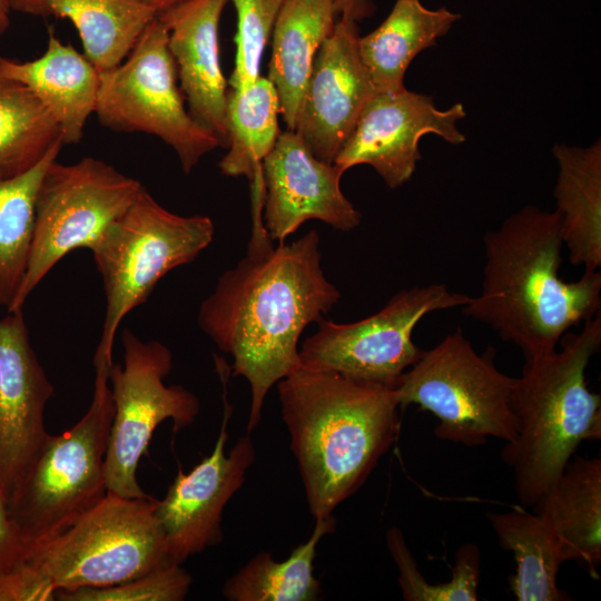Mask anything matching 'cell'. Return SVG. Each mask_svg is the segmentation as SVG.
Returning <instances> with one entry per match:
<instances>
[{"instance_id": "6da1fadb", "label": "cell", "mask_w": 601, "mask_h": 601, "mask_svg": "<svg viewBox=\"0 0 601 601\" xmlns=\"http://www.w3.org/2000/svg\"><path fill=\"white\" fill-rule=\"evenodd\" d=\"M249 183L253 226L246 256L218 278L197 321L233 357V375L249 384L252 432L269 390L299 367L303 331L323 319L341 294L322 269L318 233L275 247L263 223V178L256 175Z\"/></svg>"}, {"instance_id": "7a4b0ae2", "label": "cell", "mask_w": 601, "mask_h": 601, "mask_svg": "<svg viewBox=\"0 0 601 601\" xmlns=\"http://www.w3.org/2000/svg\"><path fill=\"white\" fill-rule=\"evenodd\" d=\"M481 292L462 313L520 347L525 362L556 349L564 334L600 313L601 273L559 275L564 247L556 210L525 206L483 236Z\"/></svg>"}, {"instance_id": "3957f363", "label": "cell", "mask_w": 601, "mask_h": 601, "mask_svg": "<svg viewBox=\"0 0 601 601\" xmlns=\"http://www.w3.org/2000/svg\"><path fill=\"white\" fill-rule=\"evenodd\" d=\"M276 385L308 510L332 516L398 436L393 387L303 366Z\"/></svg>"}, {"instance_id": "277c9868", "label": "cell", "mask_w": 601, "mask_h": 601, "mask_svg": "<svg viewBox=\"0 0 601 601\" xmlns=\"http://www.w3.org/2000/svg\"><path fill=\"white\" fill-rule=\"evenodd\" d=\"M560 344V349L525 362L512 390L518 432L502 457L523 506H532L555 483L582 442L601 439V397L585 378L601 347L600 313L580 332L564 334Z\"/></svg>"}, {"instance_id": "5b68a950", "label": "cell", "mask_w": 601, "mask_h": 601, "mask_svg": "<svg viewBox=\"0 0 601 601\" xmlns=\"http://www.w3.org/2000/svg\"><path fill=\"white\" fill-rule=\"evenodd\" d=\"M111 364L93 363L87 412L71 428L47 435L11 490L9 515L27 548L65 531L107 494L105 457L115 412Z\"/></svg>"}, {"instance_id": "8992f818", "label": "cell", "mask_w": 601, "mask_h": 601, "mask_svg": "<svg viewBox=\"0 0 601 601\" xmlns=\"http://www.w3.org/2000/svg\"><path fill=\"white\" fill-rule=\"evenodd\" d=\"M156 499L107 493L65 531L28 545L24 562L56 591L118 584L171 563ZM175 563V562H174Z\"/></svg>"}, {"instance_id": "52a82bcc", "label": "cell", "mask_w": 601, "mask_h": 601, "mask_svg": "<svg viewBox=\"0 0 601 601\" xmlns=\"http://www.w3.org/2000/svg\"><path fill=\"white\" fill-rule=\"evenodd\" d=\"M207 216L174 214L142 188L90 249L106 295V314L93 363H112L125 316L147 300L171 269L193 262L213 240Z\"/></svg>"}, {"instance_id": "ba28073f", "label": "cell", "mask_w": 601, "mask_h": 601, "mask_svg": "<svg viewBox=\"0 0 601 601\" xmlns=\"http://www.w3.org/2000/svg\"><path fill=\"white\" fill-rule=\"evenodd\" d=\"M494 349L479 354L461 328L423 351L393 387L401 408L417 405L437 420V439L477 446L518 432L511 397L515 377L500 372Z\"/></svg>"}, {"instance_id": "9c48e42d", "label": "cell", "mask_w": 601, "mask_h": 601, "mask_svg": "<svg viewBox=\"0 0 601 601\" xmlns=\"http://www.w3.org/2000/svg\"><path fill=\"white\" fill-rule=\"evenodd\" d=\"M184 98L168 48V30L157 16L125 60L100 72L95 114L111 130L158 137L174 149L188 174L221 145L193 118Z\"/></svg>"}, {"instance_id": "30bf717a", "label": "cell", "mask_w": 601, "mask_h": 601, "mask_svg": "<svg viewBox=\"0 0 601 601\" xmlns=\"http://www.w3.org/2000/svg\"><path fill=\"white\" fill-rule=\"evenodd\" d=\"M141 188L139 180L93 157L69 165L53 160L37 197L28 268L8 312L22 309L33 289L68 253L91 249Z\"/></svg>"}, {"instance_id": "8fae6325", "label": "cell", "mask_w": 601, "mask_h": 601, "mask_svg": "<svg viewBox=\"0 0 601 601\" xmlns=\"http://www.w3.org/2000/svg\"><path fill=\"white\" fill-rule=\"evenodd\" d=\"M124 365L114 363L108 378L114 400V418L105 457L107 493L146 497L137 479L140 459L147 452L157 426L171 420L178 432L196 420L198 397L181 385H166L173 353L158 341H142L124 329Z\"/></svg>"}, {"instance_id": "7c38bea8", "label": "cell", "mask_w": 601, "mask_h": 601, "mask_svg": "<svg viewBox=\"0 0 601 601\" xmlns=\"http://www.w3.org/2000/svg\"><path fill=\"white\" fill-rule=\"evenodd\" d=\"M469 298L435 283L402 289L377 313L354 323L323 318L299 346V366L394 387L423 353L412 339L420 321L436 311L462 307Z\"/></svg>"}, {"instance_id": "4fadbf2b", "label": "cell", "mask_w": 601, "mask_h": 601, "mask_svg": "<svg viewBox=\"0 0 601 601\" xmlns=\"http://www.w3.org/2000/svg\"><path fill=\"white\" fill-rule=\"evenodd\" d=\"M215 359L224 390V414L214 449L188 473L179 469L164 499L156 500L155 511L169 556L178 564L221 543L224 509L244 484L256 457L249 434L239 437L228 454L225 451L231 415L226 398L229 371L219 357Z\"/></svg>"}, {"instance_id": "5bb4252c", "label": "cell", "mask_w": 601, "mask_h": 601, "mask_svg": "<svg viewBox=\"0 0 601 601\" xmlns=\"http://www.w3.org/2000/svg\"><path fill=\"white\" fill-rule=\"evenodd\" d=\"M465 117L462 104L440 110L432 97L403 89L375 92L362 110L352 132L337 151L333 165L342 173L370 165L391 188L406 183L421 158L418 141L436 134L451 144L465 136L457 121Z\"/></svg>"}, {"instance_id": "9a60e30c", "label": "cell", "mask_w": 601, "mask_h": 601, "mask_svg": "<svg viewBox=\"0 0 601 601\" xmlns=\"http://www.w3.org/2000/svg\"><path fill=\"white\" fill-rule=\"evenodd\" d=\"M357 22L339 18L317 50L294 131L328 164L376 90L358 52Z\"/></svg>"}, {"instance_id": "2e32d148", "label": "cell", "mask_w": 601, "mask_h": 601, "mask_svg": "<svg viewBox=\"0 0 601 601\" xmlns=\"http://www.w3.org/2000/svg\"><path fill=\"white\" fill-rule=\"evenodd\" d=\"M342 175L316 158L295 131L280 132L262 161V216L272 240L283 243L311 219L342 231L356 228L362 216L341 189Z\"/></svg>"}, {"instance_id": "e0dca14e", "label": "cell", "mask_w": 601, "mask_h": 601, "mask_svg": "<svg viewBox=\"0 0 601 601\" xmlns=\"http://www.w3.org/2000/svg\"><path fill=\"white\" fill-rule=\"evenodd\" d=\"M53 386L29 338L22 309L0 318V492L7 500L47 435Z\"/></svg>"}, {"instance_id": "ac0fdd59", "label": "cell", "mask_w": 601, "mask_h": 601, "mask_svg": "<svg viewBox=\"0 0 601 601\" xmlns=\"http://www.w3.org/2000/svg\"><path fill=\"white\" fill-rule=\"evenodd\" d=\"M228 0H185L157 14L168 30L188 111L227 148V81L219 57L218 28Z\"/></svg>"}, {"instance_id": "d6986e66", "label": "cell", "mask_w": 601, "mask_h": 601, "mask_svg": "<svg viewBox=\"0 0 601 601\" xmlns=\"http://www.w3.org/2000/svg\"><path fill=\"white\" fill-rule=\"evenodd\" d=\"M0 73L26 85L57 121L63 144H77L95 114L100 72L83 53L65 45L48 28L45 52L35 60L0 57Z\"/></svg>"}, {"instance_id": "ffe728a7", "label": "cell", "mask_w": 601, "mask_h": 601, "mask_svg": "<svg viewBox=\"0 0 601 601\" xmlns=\"http://www.w3.org/2000/svg\"><path fill=\"white\" fill-rule=\"evenodd\" d=\"M560 540L568 561L599 579L601 562V460L575 457L532 505Z\"/></svg>"}, {"instance_id": "44dd1931", "label": "cell", "mask_w": 601, "mask_h": 601, "mask_svg": "<svg viewBox=\"0 0 601 601\" xmlns=\"http://www.w3.org/2000/svg\"><path fill=\"white\" fill-rule=\"evenodd\" d=\"M333 0H284L273 29L268 79L287 130L295 128L315 55L336 23Z\"/></svg>"}, {"instance_id": "7402d4cb", "label": "cell", "mask_w": 601, "mask_h": 601, "mask_svg": "<svg viewBox=\"0 0 601 601\" xmlns=\"http://www.w3.org/2000/svg\"><path fill=\"white\" fill-rule=\"evenodd\" d=\"M553 155L559 175L554 188L564 247L583 272L601 267V144L556 145Z\"/></svg>"}, {"instance_id": "603a6c76", "label": "cell", "mask_w": 601, "mask_h": 601, "mask_svg": "<svg viewBox=\"0 0 601 601\" xmlns=\"http://www.w3.org/2000/svg\"><path fill=\"white\" fill-rule=\"evenodd\" d=\"M461 18L446 8L427 9L420 0H396L386 19L358 38V52L376 92H397L417 53L436 45Z\"/></svg>"}, {"instance_id": "cb8c5ba5", "label": "cell", "mask_w": 601, "mask_h": 601, "mask_svg": "<svg viewBox=\"0 0 601 601\" xmlns=\"http://www.w3.org/2000/svg\"><path fill=\"white\" fill-rule=\"evenodd\" d=\"M499 544L513 552L516 572L510 580L519 601H564L569 595L556 584L562 563V544L549 525L523 508L489 513Z\"/></svg>"}, {"instance_id": "d4e9b609", "label": "cell", "mask_w": 601, "mask_h": 601, "mask_svg": "<svg viewBox=\"0 0 601 601\" xmlns=\"http://www.w3.org/2000/svg\"><path fill=\"white\" fill-rule=\"evenodd\" d=\"M47 6L49 16L72 22L99 72L121 63L157 17L142 0H47Z\"/></svg>"}, {"instance_id": "484cf974", "label": "cell", "mask_w": 601, "mask_h": 601, "mask_svg": "<svg viewBox=\"0 0 601 601\" xmlns=\"http://www.w3.org/2000/svg\"><path fill=\"white\" fill-rule=\"evenodd\" d=\"M334 516L315 519L309 539L298 544L284 561L267 551L252 558L225 582L221 593L228 601H315L322 588L314 575L316 548L335 530Z\"/></svg>"}, {"instance_id": "4316f807", "label": "cell", "mask_w": 601, "mask_h": 601, "mask_svg": "<svg viewBox=\"0 0 601 601\" xmlns=\"http://www.w3.org/2000/svg\"><path fill=\"white\" fill-rule=\"evenodd\" d=\"M62 145L60 127L43 102L0 73V178L30 170Z\"/></svg>"}, {"instance_id": "83f0119b", "label": "cell", "mask_w": 601, "mask_h": 601, "mask_svg": "<svg viewBox=\"0 0 601 601\" xmlns=\"http://www.w3.org/2000/svg\"><path fill=\"white\" fill-rule=\"evenodd\" d=\"M278 114L277 91L268 78L259 76L244 90L227 91L228 151L219 162L224 175L252 180L280 134Z\"/></svg>"}, {"instance_id": "f1b7e54d", "label": "cell", "mask_w": 601, "mask_h": 601, "mask_svg": "<svg viewBox=\"0 0 601 601\" xmlns=\"http://www.w3.org/2000/svg\"><path fill=\"white\" fill-rule=\"evenodd\" d=\"M61 146L53 148L30 170L0 178V306L7 308L23 282L33 239L37 197L50 164Z\"/></svg>"}, {"instance_id": "f546056e", "label": "cell", "mask_w": 601, "mask_h": 601, "mask_svg": "<svg viewBox=\"0 0 601 601\" xmlns=\"http://www.w3.org/2000/svg\"><path fill=\"white\" fill-rule=\"evenodd\" d=\"M387 549L398 570V584L405 601H475L481 578V552L473 543L462 544L455 553L450 581L431 584L418 571L402 531L393 526L386 533Z\"/></svg>"}, {"instance_id": "4dcf8cb0", "label": "cell", "mask_w": 601, "mask_h": 601, "mask_svg": "<svg viewBox=\"0 0 601 601\" xmlns=\"http://www.w3.org/2000/svg\"><path fill=\"white\" fill-rule=\"evenodd\" d=\"M236 10L235 66L228 80L230 89L244 90L260 76L264 49L284 0H228Z\"/></svg>"}, {"instance_id": "1f68e13d", "label": "cell", "mask_w": 601, "mask_h": 601, "mask_svg": "<svg viewBox=\"0 0 601 601\" xmlns=\"http://www.w3.org/2000/svg\"><path fill=\"white\" fill-rule=\"evenodd\" d=\"M193 579L178 563H168L138 578L102 588L59 590L62 601H181Z\"/></svg>"}, {"instance_id": "d6a6232c", "label": "cell", "mask_w": 601, "mask_h": 601, "mask_svg": "<svg viewBox=\"0 0 601 601\" xmlns=\"http://www.w3.org/2000/svg\"><path fill=\"white\" fill-rule=\"evenodd\" d=\"M57 591L24 562L0 577V601L56 600Z\"/></svg>"}, {"instance_id": "836d02e7", "label": "cell", "mask_w": 601, "mask_h": 601, "mask_svg": "<svg viewBox=\"0 0 601 601\" xmlns=\"http://www.w3.org/2000/svg\"><path fill=\"white\" fill-rule=\"evenodd\" d=\"M26 551L27 543L11 520L7 500L0 492V577L20 563Z\"/></svg>"}, {"instance_id": "e575fe53", "label": "cell", "mask_w": 601, "mask_h": 601, "mask_svg": "<svg viewBox=\"0 0 601 601\" xmlns=\"http://www.w3.org/2000/svg\"><path fill=\"white\" fill-rule=\"evenodd\" d=\"M333 3L339 18L354 22L368 18L375 9L372 0H333Z\"/></svg>"}, {"instance_id": "d590c367", "label": "cell", "mask_w": 601, "mask_h": 601, "mask_svg": "<svg viewBox=\"0 0 601 601\" xmlns=\"http://www.w3.org/2000/svg\"><path fill=\"white\" fill-rule=\"evenodd\" d=\"M7 1L11 11L14 10L21 13L41 16V17L49 16L47 0H7Z\"/></svg>"}, {"instance_id": "8d00e7d4", "label": "cell", "mask_w": 601, "mask_h": 601, "mask_svg": "<svg viewBox=\"0 0 601 601\" xmlns=\"http://www.w3.org/2000/svg\"><path fill=\"white\" fill-rule=\"evenodd\" d=\"M145 3L154 8L157 14L177 6L185 0H142Z\"/></svg>"}, {"instance_id": "74e56055", "label": "cell", "mask_w": 601, "mask_h": 601, "mask_svg": "<svg viewBox=\"0 0 601 601\" xmlns=\"http://www.w3.org/2000/svg\"><path fill=\"white\" fill-rule=\"evenodd\" d=\"M11 9L7 0H0V35L4 33L10 26Z\"/></svg>"}]
</instances>
